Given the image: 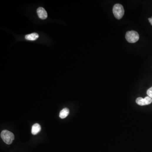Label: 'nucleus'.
<instances>
[{
    "label": "nucleus",
    "mask_w": 152,
    "mask_h": 152,
    "mask_svg": "<svg viewBox=\"0 0 152 152\" xmlns=\"http://www.w3.org/2000/svg\"><path fill=\"white\" fill-rule=\"evenodd\" d=\"M69 113V109L67 108H64L60 112L59 114L60 118L62 119L65 118L67 117Z\"/></svg>",
    "instance_id": "obj_8"
},
{
    "label": "nucleus",
    "mask_w": 152,
    "mask_h": 152,
    "mask_svg": "<svg viewBox=\"0 0 152 152\" xmlns=\"http://www.w3.org/2000/svg\"><path fill=\"white\" fill-rule=\"evenodd\" d=\"M41 130V126L39 124L35 123L32 127L31 133L33 135H36Z\"/></svg>",
    "instance_id": "obj_6"
},
{
    "label": "nucleus",
    "mask_w": 152,
    "mask_h": 152,
    "mask_svg": "<svg viewBox=\"0 0 152 152\" xmlns=\"http://www.w3.org/2000/svg\"><path fill=\"white\" fill-rule=\"evenodd\" d=\"M147 94L148 96L152 98V87L148 90L147 91Z\"/></svg>",
    "instance_id": "obj_9"
},
{
    "label": "nucleus",
    "mask_w": 152,
    "mask_h": 152,
    "mask_svg": "<svg viewBox=\"0 0 152 152\" xmlns=\"http://www.w3.org/2000/svg\"><path fill=\"white\" fill-rule=\"evenodd\" d=\"M136 103L140 106H143L149 105L152 102V98L148 96H146L145 98L139 97L136 100Z\"/></svg>",
    "instance_id": "obj_4"
},
{
    "label": "nucleus",
    "mask_w": 152,
    "mask_h": 152,
    "mask_svg": "<svg viewBox=\"0 0 152 152\" xmlns=\"http://www.w3.org/2000/svg\"><path fill=\"white\" fill-rule=\"evenodd\" d=\"M1 136L4 142L8 145L11 144L14 139V136L13 133L6 130L2 131Z\"/></svg>",
    "instance_id": "obj_1"
},
{
    "label": "nucleus",
    "mask_w": 152,
    "mask_h": 152,
    "mask_svg": "<svg viewBox=\"0 0 152 152\" xmlns=\"http://www.w3.org/2000/svg\"><path fill=\"white\" fill-rule=\"evenodd\" d=\"M39 37L38 34L36 33H34L29 34L26 35L25 36V38L28 40L30 41H35Z\"/></svg>",
    "instance_id": "obj_7"
},
{
    "label": "nucleus",
    "mask_w": 152,
    "mask_h": 152,
    "mask_svg": "<svg viewBox=\"0 0 152 152\" xmlns=\"http://www.w3.org/2000/svg\"><path fill=\"white\" fill-rule=\"evenodd\" d=\"M37 13L39 17L42 20L46 19L47 17V13L44 8L39 7L37 10Z\"/></svg>",
    "instance_id": "obj_5"
},
{
    "label": "nucleus",
    "mask_w": 152,
    "mask_h": 152,
    "mask_svg": "<svg viewBox=\"0 0 152 152\" xmlns=\"http://www.w3.org/2000/svg\"><path fill=\"white\" fill-rule=\"evenodd\" d=\"M126 39L129 43H134L139 40V34L135 31H128L126 33Z\"/></svg>",
    "instance_id": "obj_3"
},
{
    "label": "nucleus",
    "mask_w": 152,
    "mask_h": 152,
    "mask_svg": "<svg viewBox=\"0 0 152 152\" xmlns=\"http://www.w3.org/2000/svg\"><path fill=\"white\" fill-rule=\"evenodd\" d=\"M113 13L117 19H121L124 14L123 7L120 4H117L114 6L113 8Z\"/></svg>",
    "instance_id": "obj_2"
},
{
    "label": "nucleus",
    "mask_w": 152,
    "mask_h": 152,
    "mask_svg": "<svg viewBox=\"0 0 152 152\" xmlns=\"http://www.w3.org/2000/svg\"><path fill=\"white\" fill-rule=\"evenodd\" d=\"M149 22L151 23V25L152 26V17L151 18H149L148 19Z\"/></svg>",
    "instance_id": "obj_10"
}]
</instances>
